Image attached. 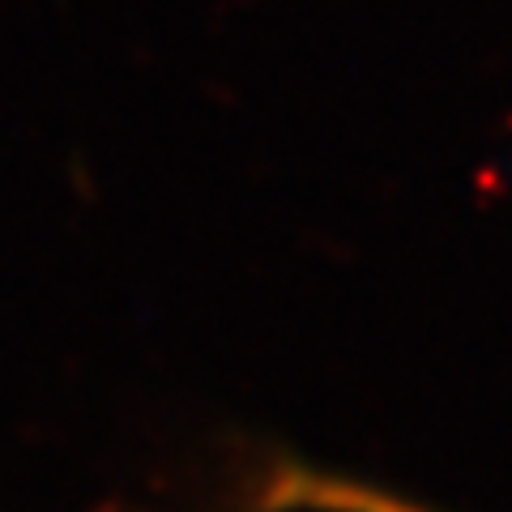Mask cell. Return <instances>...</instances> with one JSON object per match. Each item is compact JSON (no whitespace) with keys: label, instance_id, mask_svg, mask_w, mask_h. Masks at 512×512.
<instances>
[{"label":"cell","instance_id":"obj_1","mask_svg":"<svg viewBox=\"0 0 512 512\" xmlns=\"http://www.w3.org/2000/svg\"><path fill=\"white\" fill-rule=\"evenodd\" d=\"M269 508L278 512H440L427 508L419 500H406V495H393L384 487L359 483V478L346 474H325V470H282L269 487Z\"/></svg>","mask_w":512,"mask_h":512}]
</instances>
